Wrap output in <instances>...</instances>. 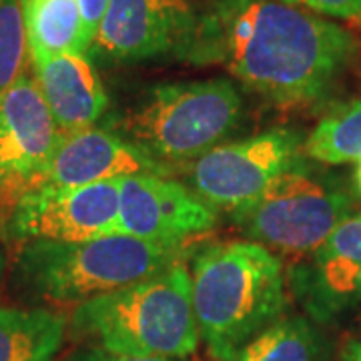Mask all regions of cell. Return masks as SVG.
Returning a JSON list of instances; mask_svg holds the SVG:
<instances>
[{
    "label": "cell",
    "instance_id": "1",
    "mask_svg": "<svg viewBox=\"0 0 361 361\" xmlns=\"http://www.w3.org/2000/svg\"><path fill=\"white\" fill-rule=\"evenodd\" d=\"M353 35L279 0H213L179 59L221 65L281 106L322 101L355 56Z\"/></svg>",
    "mask_w": 361,
    "mask_h": 361
},
{
    "label": "cell",
    "instance_id": "2",
    "mask_svg": "<svg viewBox=\"0 0 361 361\" xmlns=\"http://www.w3.org/2000/svg\"><path fill=\"white\" fill-rule=\"evenodd\" d=\"M283 261L267 247L235 241L207 247L193 261L191 295L199 336L217 361L283 317L287 295Z\"/></svg>",
    "mask_w": 361,
    "mask_h": 361
},
{
    "label": "cell",
    "instance_id": "3",
    "mask_svg": "<svg viewBox=\"0 0 361 361\" xmlns=\"http://www.w3.org/2000/svg\"><path fill=\"white\" fill-rule=\"evenodd\" d=\"M71 331L115 355L185 360L199 348L191 275L183 261L139 283L75 305Z\"/></svg>",
    "mask_w": 361,
    "mask_h": 361
},
{
    "label": "cell",
    "instance_id": "4",
    "mask_svg": "<svg viewBox=\"0 0 361 361\" xmlns=\"http://www.w3.org/2000/svg\"><path fill=\"white\" fill-rule=\"evenodd\" d=\"M179 261V245L109 233L77 243L26 241L18 255V273L37 295L78 305L149 279Z\"/></svg>",
    "mask_w": 361,
    "mask_h": 361
},
{
    "label": "cell",
    "instance_id": "5",
    "mask_svg": "<svg viewBox=\"0 0 361 361\" xmlns=\"http://www.w3.org/2000/svg\"><path fill=\"white\" fill-rule=\"evenodd\" d=\"M241 115L243 101L231 80L169 82L147 90L125 127L157 161L189 165L225 141Z\"/></svg>",
    "mask_w": 361,
    "mask_h": 361
},
{
    "label": "cell",
    "instance_id": "6",
    "mask_svg": "<svg viewBox=\"0 0 361 361\" xmlns=\"http://www.w3.org/2000/svg\"><path fill=\"white\" fill-rule=\"evenodd\" d=\"M349 215H353L351 193L313 173L303 161L255 203L233 213V221L249 241L275 255L299 259L322 245Z\"/></svg>",
    "mask_w": 361,
    "mask_h": 361
},
{
    "label": "cell",
    "instance_id": "7",
    "mask_svg": "<svg viewBox=\"0 0 361 361\" xmlns=\"http://www.w3.org/2000/svg\"><path fill=\"white\" fill-rule=\"evenodd\" d=\"M303 145L293 129H271L243 141L221 142L187 165L185 185L209 207L233 215L303 163Z\"/></svg>",
    "mask_w": 361,
    "mask_h": 361
},
{
    "label": "cell",
    "instance_id": "8",
    "mask_svg": "<svg viewBox=\"0 0 361 361\" xmlns=\"http://www.w3.org/2000/svg\"><path fill=\"white\" fill-rule=\"evenodd\" d=\"M61 139L35 77L0 92V207L13 209L37 187Z\"/></svg>",
    "mask_w": 361,
    "mask_h": 361
},
{
    "label": "cell",
    "instance_id": "9",
    "mask_svg": "<svg viewBox=\"0 0 361 361\" xmlns=\"http://www.w3.org/2000/svg\"><path fill=\"white\" fill-rule=\"evenodd\" d=\"M118 180L66 189H32L11 209L8 233L18 241L77 243L116 233Z\"/></svg>",
    "mask_w": 361,
    "mask_h": 361
},
{
    "label": "cell",
    "instance_id": "10",
    "mask_svg": "<svg viewBox=\"0 0 361 361\" xmlns=\"http://www.w3.org/2000/svg\"><path fill=\"white\" fill-rule=\"evenodd\" d=\"M197 18L199 8L189 0H109L90 52L125 63L163 54L179 59Z\"/></svg>",
    "mask_w": 361,
    "mask_h": 361
},
{
    "label": "cell",
    "instance_id": "11",
    "mask_svg": "<svg viewBox=\"0 0 361 361\" xmlns=\"http://www.w3.org/2000/svg\"><path fill=\"white\" fill-rule=\"evenodd\" d=\"M287 287L313 322L331 323L361 305V213L349 215L322 245L295 259Z\"/></svg>",
    "mask_w": 361,
    "mask_h": 361
},
{
    "label": "cell",
    "instance_id": "12",
    "mask_svg": "<svg viewBox=\"0 0 361 361\" xmlns=\"http://www.w3.org/2000/svg\"><path fill=\"white\" fill-rule=\"evenodd\" d=\"M215 223L217 211L185 183L157 175L118 180L116 233L157 245H180Z\"/></svg>",
    "mask_w": 361,
    "mask_h": 361
},
{
    "label": "cell",
    "instance_id": "13",
    "mask_svg": "<svg viewBox=\"0 0 361 361\" xmlns=\"http://www.w3.org/2000/svg\"><path fill=\"white\" fill-rule=\"evenodd\" d=\"M173 169L113 130L90 129L63 135L35 189H66L127 177H169ZM32 191V189H30Z\"/></svg>",
    "mask_w": 361,
    "mask_h": 361
},
{
    "label": "cell",
    "instance_id": "14",
    "mask_svg": "<svg viewBox=\"0 0 361 361\" xmlns=\"http://www.w3.org/2000/svg\"><path fill=\"white\" fill-rule=\"evenodd\" d=\"M35 80L63 135L90 129L109 109V97L89 54H56L32 63Z\"/></svg>",
    "mask_w": 361,
    "mask_h": 361
},
{
    "label": "cell",
    "instance_id": "15",
    "mask_svg": "<svg viewBox=\"0 0 361 361\" xmlns=\"http://www.w3.org/2000/svg\"><path fill=\"white\" fill-rule=\"evenodd\" d=\"M30 63L56 54H89L87 23L75 0H20Z\"/></svg>",
    "mask_w": 361,
    "mask_h": 361
},
{
    "label": "cell",
    "instance_id": "16",
    "mask_svg": "<svg viewBox=\"0 0 361 361\" xmlns=\"http://www.w3.org/2000/svg\"><path fill=\"white\" fill-rule=\"evenodd\" d=\"M66 319L51 310H0V361H52L63 345Z\"/></svg>",
    "mask_w": 361,
    "mask_h": 361
},
{
    "label": "cell",
    "instance_id": "17",
    "mask_svg": "<svg viewBox=\"0 0 361 361\" xmlns=\"http://www.w3.org/2000/svg\"><path fill=\"white\" fill-rule=\"evenodd\" d=\"M325 348L319 331L303 315H287L267 325L229 361H323Z\"/></svg>",
    "mask_w": 361,
    "mask_h": 361
},
{
    "label": "cell",
    "instance_id": "18",
    "mask_svg": "<svg viewBox=\"0 0 361 361\" xmlns=\"http://www.w3.org/2000/svg\"><path fill=\"white\" fill-rule=\"evenodd\" d=\"M303 153L325 165L361 161V97L323 116L305 139Z\"/></svg>",
    "mask_w": 361,
    "mask_h": 361
},
{
    "label": "cell",
    "instance_id": "19",
    "mask_svg": "<svg viewBox=\"0 0 361 361\" xmlns=\"http://www.w3.org/2000/svg\"><path fill=\"white\" fill-rule=\"evenodd\" d=\"M28 59L20 0H0V92L26 75Z\"/></svg>",
    "mask_w": 361,
    "mask_h": 361
},
{
    "label": "cell",
    "instance_id": "20",
    "mask_svg": "<svg viewBox=\"0 0 361 361\" xmlns=\"http://www.w3.org/2000/svg\"><path fill=\"white\" fill-rule=\"evenodd\" d=\"M307 13L319 14L323 18L361 23V0H279Z\"/></svg>",
    "mask_w": 361,
    "mask_h": 361
},
{
    "label": "cell",
    "instance_id": "21",
    "mask_svg": "<svg viewBox=\"0 0 361 361\" xmlns=\"http://www.w3.org/2000/svg\"><path fill=\"white\" fill-rule=\"evenodd\" d=\"M65 361H183L165 360V357H130V355H115L99 348H82L73 351Z\"/></svg>",
    "mask_w": 361,
    "mask_h": 361
},
{
    "label": "cell",
    "instance_id": "22",
    "mask_svg": "<svg viewBox=\"0 0 361 361\" xmlns=\"http://www.w3.org/2000/svg\"><path fill=\"white\" fill-rule=\"evenodd\" d=\"M75 2H77L80 13H82V18L87 23V28H89L90 37H92V42H94V37H97L99 25L103 20L109 0H75Z\"/></svg>",
    "mask_w": 361,
    "mask_h": 361
},
{
    "label": "cell",
    "instance_id": "23",
    "mask_svg": "<svg viewBox=\"0 0 361 361\" xmlns=\"http://www.w3.org/2000/svg\"><path fill=\"white\" fill-rule=\"evenodd\" d=\"M343 361H361V339L351 341L343 351Z\"/></svg>",
    "mask_w": 361,
    "mask_h": 361
},
{
    "label": "cell",
    "instance_id": "24",
    "mask_svg": "<svg viewBox=\"0 0 361 361\" xmlns=\"http://www.w3.org/2000/svg\"><path fill=\"white\" fill-rule=\"evenodd\" d=\"M355 185H357V189L361 191V161L360 165H357V171H355Z\"/></svg>",
    "mask_w": 361,
    "mask_h": 361
},
{
    "label": "cell",
    "instance_id": "25",
    "mask_svg": "<svg viewBox=\"0 0 361 361\" xmlns=\"http://www.w3.org/2000/svg\"><path fill=\"white\" fill-rule=\"evenodd\" d=\"M2 269H4V255H2V251H0V277H2Z\"/></svg>",
    "mask_w": 361,
    "mask_h": 361
}]
</instances>
